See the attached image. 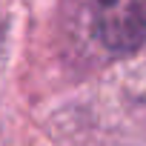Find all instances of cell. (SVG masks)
<instances>
[{"label":"cell","instance_id":"obj_1","mask_svg":"<svg viewBox=\"0 0 146 146\" xmlns=\"http://www.w3.org/2000/svg\"><path fill=\"white\" fill-rule=\"evenodd\" d=\"M92 29L115 54L140 49L146 43V0H92Z\"/></svg>","mask_w":146,"mask_h":146}]
</instances>
